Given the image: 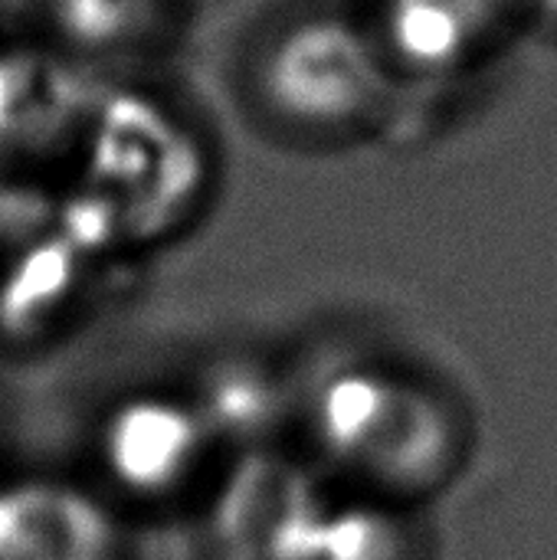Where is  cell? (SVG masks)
Returning a JSON list of instances; mask_svg holds the SVG:
<instances>
[{
  "mask_svg": "<svg viewBox=\"0 0 557 560\" xmlns=\"http://www.w3.org/2000/svg\"><path fill=\"white\" fill-rule=\"evenodd\" d=\"M299 410L309 456L335 489L407 512L450 479L463 450L446 397L384 358L335 364Z\"/></svg>",
  "mask_w": 557,
  "mask_h": 560,
  "instance_id": "obj_1",
  "label": "cell"
},
{
  "mask_svg": "<svg viewBox=\"0 0 557 560\" xmlns=\"http://www.w3.org/2000/svg\"><path fill=\"white\" fill-rule=\"evenodd\" d=\"M246 102L292 144L364 141L391 105L394 72L358 13H299L256 39L246 59Z\"/></svg>",
  "mask_w": 557,
  "mask_h": 560,
  "instance_id": "obj_2",
  "label": "cell"
},
{
  "mask_svg": "<svg viewBox=\"0 0 557 560\" xmlns=\"http://www.w3.org/2000/svg\"><path fill=\"white\" fill-rule=\"evenodd\" d=\"M220 450L223 440L200 400L154 394L125 400L98 423L92 459L105 492L135 505H174L207 486Z\"/></svg>",
  "mask_w": 557,
  "mask_h": 560,
  "instance_id": "obj_3",
  "label": "cell"
},
{
  "mask_svg": "<svg viewBox=\"0 0 557 560\" xmlns=\"http://www.w3.org/2000/svg\"><path fill=\"white\" fill-rule=\"evenodd\" d=\"M414 515L351 492L299 489L279 518L266 560H420Z\"/></svg>",
  "mask_w": 557,
  "mask_h": 560,
  "instance_id": "obj_4",
  "label": "cell"
},
{
  "mask_svg": "<svg viewBox=\"0 0 557 560\" xmlns=\"http://www.w3.org/2000/svg\"><path fill=\"white\" fill-rule=\"evenodd\" d=\"M121 558V522L98 492L59 482L0 489V560Z\"/></svg>",
  "mask_w": 557,
  "mask_h": 560,
  "instance_id": "obj_5",
  "label": "cell"
}]
</instances>
